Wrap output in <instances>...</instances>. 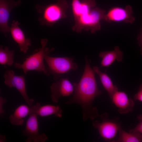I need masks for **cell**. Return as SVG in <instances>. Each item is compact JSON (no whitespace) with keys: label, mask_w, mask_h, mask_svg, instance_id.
Segmentation results:
<instances>
[{"label":"cell","mask_w":142,"mask_h":142,"mask_svg":"<svg viewBox=\"0 0 142 142\" xmlns=\"http://www.w3.org/2000/svg\"><path fill=\"white\" fill-rule=\"evenodd\" d=\"M84 71L78 83H74V93L72 97L66 102L65 104L76 103L82 109L83 119L85 121L88 119L94 120L99 115L97 108L93 106L94 99L102 93L98 89L95 73L89 64L86 56Z\"/></svg>","instance_id":"1"},{"label":"cell","mask_w":142,"mask_h":142,"mask_svg":"<svg viewBox=\"0 0 142 142\" xmlns=\"http://www.w3.org/2000/svg\"><path fill=\"white\" fill-rule=\"evenodd\" d=\"M47 42V40L46 39H41V47L35 50L32 54L26 58L22 64L15 63L14 67L18 69H22L24 73L30 70H35L43 72L47 75H49L43 61L45 55L48 54L53 49L49 50L48 48L45 47Z\"/></svg>","instance_id":"2"},{"label":"cell","mask_w":142,"mask_h":142,"mask_svg":"<svg viewBox=\"0 0 142 142\" xmlns=\"http://www.w3.org/2000/svg\"><path fill=\"white\" fill-rule=\"evenodd\" d=\"M99 116L100 120L93 121L92 123L93 127L98 130L100 136L105 141L112 142L121 127V123L119 121V117L116 116L110 119L106 112Z\"/></svg>","instance_id":"3"},{"label":"cell","mask_w":142,"mask_h":142,"mask_svg":"<svg viewBox=\"0 0 142 142\" xmlns=\"http://www.w3.org/2000/svg\"><path fill=\"white\" fill-rule=\"evenodd\" d=\"M44 60L48 66L46 68L48 75L50 73L54 74L55 80L59 78L60 74L76 70L78 67L77 64L73 62V57H52L47 54Z\"/></svg>","instance_id":"4"},{"label":"cell","mask_w":142,"mask_h":142,"mask_svg":"<svg viewBox=\"0 0 142 142\" xmlns=\"http://www.w3.org/2000/svg\"><path fill=\"white\" fill-rule=\"evenodd\" d=\"M59 2L47 6L38 4L35 8L39 14L38 20L41 25H50L58 21L62 16L61 7Z\"/></svg>","instance_id":"5"},{"label":"cell","mask_w":142,"mask_h":142,"mask_svg":"<svg viewBox=\"0 0 142 142\" xmlns=\"http://www.w3.org/2000/svg\"><path fill=\"white\" fill-rule=\"evenodd\" d=\"M103 19L109 23L122 22L132 24L135 20L132 8L130 5L125 8L115 7L111 8L105 13Z\"/></svg>","instance_id":"6"},{"label":"cell","mask_w":142,"mask_h":142,"mask_svg":"<svg viewBox=\"0 0 142 142\" xmlns=\"http://www.w3.org/2000/svg\"><path fill=\"white\" fill-rule=\"evenodd\" d=\"M4 83L9 88L14 87L18 91L28 105H32L34 100L30 98L27 93L26 89L25 76L15 74L12 70L5 71L3 75Z\"/></svg>","instance_id":"7"},{"label":"cell","mask_w":142,"mask_h":142,"mask_svg":"<svg viewBox=\"0 0 142 142\" xmlns=\"http://www.w3.org/2000/svg\"><path fill=\"white\" fill-rule=\"evenodd\" d=\"M37 115L34 113L29 114L25 128L22 131V135L27 137L26 142H44L48 139L45 134L39 133Z\"/></svg>","instance_id":"8"},{"label":"cell","mask_w":142,"mask_h":142,"mask_svg":"<svg viewBox=\"0 0 142 142\" xmlns=\"http://www.w3.org/2000/svg\"><path fill=\"white\" fill-rule=\"evenodd\" d=\"M50 87V96L52 101L57 103L60 97L70 95L74 91V87L67 78H58Z\"/></svg>","instance_id":"9"},{"label":"cell","mask_w":142,"mask_h":142,"mask_svg":"<svg viewBox=\"0 0 142 142\" xmlns=\"http://www.w3.org/2000/svg\"><path fill=\"white\" fill-rule=\"evenodd\" d=\"M21 4L20 0H0V30L5 36L9 32L8 22L10 13Z\"/></svg>","instance_id":"10"},{"label":"cell","mask_w":142,"mask_h":142,"mask_svg":"<svg viewBox=\"0 0 142 142\" xmlns=\"http://www.w3.org/2000/svg\"><path fill=\"white\" fill-rule=\"evenodd\" d=\"M111 99L118 108V112L120 114L128 113L133 109L134 105L133 100L129 98L124 92L117 91Z\"/></svg>","instance_id":"11"},{"label":"cell","mask_w":142,"mask_h":142,"mask_svg":"<svg viewBox=\"0 0 142 142\" xmlns=\"http://www.w3.org/2000/svg\"><path fill=\"white\" fill-rule=\"evenodd\" d=\"M17 21H12L10 27L9 32L14 41L18 45L20 51L24 53L27 52L31 45L30 39L26 37L24 34L19 26Z\"/></svg>","instance_id":"12"},{"label":"cell","mask_w":142,"mask_h":142,"mask_svg":"<svg viewBox=\"0 0 142 142\" xmlns=\"http://www.w3.org/2000/svg\"><path fill=\"white\" fill-rule=\"evenodd\" d=\"M31 113H35L37 115L43 117L54 115L56 117L62 116V110L60 106L50 104L41 105L39 103L30 106Z\"/></svg>","instance_id":"13"},{"label":"cell","mask_w":142,"mask_h":142,"mask_svg":"<svg viewBox=\"0 0 142 142\" xmlns=\"http://www.w3.org/2000/svg\"><path fill=\"white\" fill-rule=\"evenodd\" d=\"M105 13L99 8L93 9L89 13L80 16V21L83 24L99 28L100 21L103 19Z\"/></svg>","instance_id":"14"},{"label":"cell","mask_w":142,"mask_h":142,"mask_svg":"<svg viewBox=\"0 0 142 142\" xmlns=\"http://www.w3.org/2000/svg\"><path fill=\"white\" fill-rule=\"evenodd\" d=\"M123 55V52L118 46H115L113 50L100 52L99 55L102 58L101 67H108L115 60L122 61Z\"/></svg>","instance_id":"15"},{"label":"cell","mask_w":142,"mask_h":142,"mask_svg":"<svg viewBox=\"0 0 142 142\" xmlns=\"http://www.w3.org/2000/svg\"><path fill=\"white\" fill-rule=\"evenodd\" d=\"M30 113V106L25 104L21 105L17 107L13 113L9 116V121L13 125H21L23 123L24 118Z\"/></svg>","instance_id":"16"},{"label":"cell","mask_w":142,"mask_h":142,"mask_svg":"<svg viewBox=\"0 0 142 142\" xmlns=\"http://www.w3.org/2000/svg\"><path fill=\"white\" fill-rule=\"evenodd\" d=\"M93 69L95 73L99 76L103 86L111 99L114 94L118 90V87L113 84L111 79L107 74L100 71L98 67L94 66Z\"/></svg>","instance_id":"17"},{"label":"cell","mask_w":142,"mask_h":142,"mask_svg":"<svg viewBox=\"0 0 142 142\" xmlns=\"http://www.w3.org/2000/svg\"><path fill=\"white\" fill-rule=\"evenodd\" d=\"M118 139L113 142H142V134L130 129L127 132L121 127L118 131Z\"/></svg>","instance_id":"18"},{"label":"cell","mask_w":142,"mask_h":142,"mask_svg":"<svg viewBox=\"0 0 142 142\" xmlns=\"http://www.w3.org/2000/svg\"><path fill=\"white\" fill-rule=\"evenodd\" d=\"M94 0H89L88 2H81L79 0H73L72 6L73 11L75 14L80 16L89 13L90 8L95 6Z\"/></svg>","instance_id":"19"},{"label":"cell","mask_w":142,"mask_h":142,"mask_svg":"<svg viewBox=\"0 0 142 142\" xmlns=\"http://www.w3.org/2000/svg\"><path fill=\"white\" fill-rule=\"evenodd\" d=\"M14 51L10 50L6 46H0V63L6 66L11 65L13 62Z\"/></svg>","instance_id":"20"},{"label":"cell","mask_w":142,"mask_h":142,"mask_svg":"<svg viewBox=\"0 0 142 142\" xmlns=\"http://www.w3.org/2000/svg\"><path fill=\"white\" fill-rule=\"evenodd\" d=\"M137 118L139 121L138 123L134 128L130 129L142 134V114H139Z\"/></svg>","instance_id":"21"},{"label":"cell","mask_w":142,"mask_h":142,"mask_svg":"<svg viewBox=\"0 0 142 142\" xmlns=\"http://www.w3.org/2000/svg\"><path fill=\"white\" fill-rule=\"evenodd\" d=\"M133 98L134 100L142 102V84L140 85L138 91L134 95Z\"/></svg>","instance_id":"22"},{"label":"cell","mask_w":142,"mask_h":142,"mask_svg":"<svg viewBox=\"0 0 142 142\" xmlns=\"http://www.w3.org/2000/svg\"><path fill=\"white\" fill-rule=\"evenodd\" d=\"M7 102L6 99L0 96V114L1 115L3 116V115L5 114V112L3 110V104L6 103Z\"/></svg>","instance_id":"23"},{"label":"cell","mask_w":142,"mask_h":142,"mask_svg":"<svg viewBox=\"0 0 142 142\" xmlns=\"http://www.w3.org/2000/svg\"><path fill=\"white\" fill-rule=\"evenodd\" d=\"M138 43L140 48L141 54L142 55V27L137 37Z\"/></svg>","instance_id":"24"},{"label":"cell","mask_w":142,"mask_h":142,"mask_svg":"<svg viewBox=\"0 0 142 142\" xmlns=\"http://www.w3.org/2000/svg\"><path fill=\"white\" fill-rule=\"evenodd\" d=\"M6 137L5 135H0V142H4L5 140Z\"/></svg>","instance_id":"25"}]
</instances>
